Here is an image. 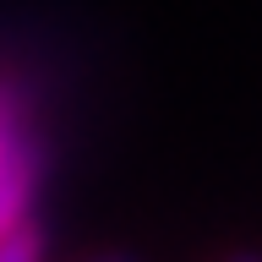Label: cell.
<instances>
[{"label":"cell","mask_w":262,"mask_h":262,"mask_svg":"<svg viewBox=\"0 0 262 262\" xmlns=\"http://www.w3.org/2000/svg\"><path fill=\"white\" fill-rule=\"evenodd\" d=\"M33 191H38V153L16 137L0 153V235L33 213Z\"/></svg>","instance_id":"6da1fadb"},{"label":"cell","mask_w":262,"mask_h":262,"mask_svg":"<svg viewBox=\"0 0 262 262\" xmlns=\"http://www.w3.org/2000/svg\"><path fill=\"white\" fill-rule=\"evenodd\" d=\"M0 262H44V235L33 224V213L16 219V224L0 235Z\"/></svg>","instance_id":"7a4b0ae2"},{"label":"cell","mask_w":262,"mask_h":262,"mask_svg":"<svg viewBox=\"0 0 262 262\" xmlns=\"http://www.w3.org/2000/svg\"><path fill=\"white\" fill-rule=\"evenodd\" d=\"M11 142H16V126H11V120H0V153H6Z\"/></svg>","instance_id":"3957f363"},{"label":"cell","mask_w":262,"mask_h":262,"mask_svg":"<svg viewBox=\"0 0 262 262\" xmlns=\"http://www.w3.org/2000/svg\"><path fill=\"white\" fill-rule=\"evenodd\" d=\"M98 262H131V257H98Z\"/></svg>","instance_id":"277c9868"},{"label":"cell","mask_w":262,"mask_h":262,"mask_svg":"<svg viewBox=\"0 0 262 262\" xmlns=\"http://www.w3.org/2000/svg\"><path fill=\"white\" fill-rule=\"evenodd\" d=\"M241 262H251V257H241Z\"/></svg>","instance_id":"5b68a950"}]
</instances>
